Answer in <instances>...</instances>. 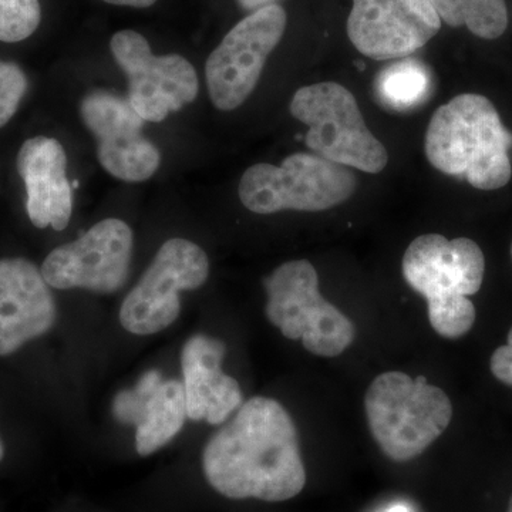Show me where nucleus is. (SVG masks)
Returning a JSON list of instances; mask_svg holds the SVG:
<instances>
[{
    "label": "nucleus",
    "instance_id": "nucleus-22",
    "mask_svg": "<svg viewBox=\"0 0 512 512\" xmlns=\"http://www.w3.org/2000/svg\"><path fill=\"white\" fill-rule=\"evenodd\" d=\"M148 396L150 394L140 393L137 389L123 390L114 399V416L121 423L137 427L141 417H143L144 406H146Z\"/></svg>",
    "mask_w": 512,
    "mask_h": 512
},
{
    "label": "nucleus",
    "instance_id": "nucleus-14",
    "mask_svg": "<svg viewBox=\"0 0 512 512\" xmlns=\"http://www.w3.org/2000/svg\"><path fill=\"white\" fill-rule=\"evenodd\" d=\"M55 322V301L42 271L28 259H0V356L45 335Z\"/></svg>",
    "mask_w": 512,
    "mask_h": 512
},
{
    "label": "nucleus",
    "instance_id": "nucleus-25",
    "mask_svg": "<svg viewBox=\"0 0 512 512\" xmlns=\"http://www.w3.org/2000/svg\"><path fill=\"white\" fill-rule=\"evenodd\" d=\"M245 9H259L264 6L272 5L274 0H238Z\"/></svg>",
    "mask_w": 512,
    "mask_h": 512
},
{
    "label": "nucleus",
    "instance_id": "nucleus-15",
    "mask_svg": "<svg viewBox=\"0 0 512 512\" xmlns=\"http://www.w3.org/2000/svg\"><path fill=\"white\" fill-rule=\"evenodd\" d=\"M67 157L52 137L26 140L18 154V171L28 191V214L36 228L63 231L73 211V194L66 175Z\"/></svg>",
    "mask_w": 512,
    "mask_h": 512
},
{
    "label": "nucleus",
    "instance_id": "nucleus-7",
    "mask_svg": "<svg viewBox=\"0 0 512 512\" xmlns=\"http://www.w3.org/2000/svg\"><path fill=\"white\" fill-rule=\"evenodd\" d=\"M291 113L309 126L306 146L316 156L369 174L382 173L389 163L386 147L367 128L355 96L342 84L302 87L293 96Z\"/></svg>",
    "mask_w": 512,
    "mask_h": 512
},
{
    "label": "nucleus",
    "instance_id": "nucleus-29",
    "mask_svg": "<svg viewBox=\"0 0 512 512\" xmlns=\"http://www.w3.org/2000/svg\"><path fill=\"white\" fill-rule=\"evenodd\" d=\"M511 258H512V244H511Z\"/></svg>",
    "mask_w": 512,
    "mask_h": 512
},
{
    "label": "nucleus",
    "instance_id": "nucleus-19",
    "mask_svg": "<svg viewBox=\"0 0 512 512\" xmlns=\"http://www.w3.org/2000/svg\"><path fill=\"white\" fill-rule=\"evenodd\" d=\"M430 87L429 70L413 59L386 67L376 80L377 97L394 110H409L419 106L429 96Z\"/></svg>",
    "mask_w": 512,
    "mask_h": 512
},
{
    "label": "nucleus",
    "instance_id": "nucleus-4",
    "mask_svg": "<svg viewBox=\"0 0 512 512\" xmlns=\"http://www.w3.org/2000/svg\"><path fill=\"white\" fill-rule=\"evenodd\" d=\"M365 412L384 456L404 463L423 454L447 430L453 404L424 376L386 372L367 387Z\"/></svg>",
    "mask_w": 512,
    "mask_h": 512
},
{
    "label": "nucleus",
    "instance_id": "nucleus-2",
    "mask_svg": "<svg viewBox=\"0 0 512 512\" xmlns=\"http://www.w3.org/2000/svg\"><path fill=\"white\" fill-rule=\"evenodd\" d=\"M512 134L497 109L481 94L464 93L434 111L424 150L436 170L461 175L477 190L510 183Z\"/></svg>",
    "mask_w": 512,
    "mask_h": 512
},
{
    "label": "nucleus",
    "instance_id": "nucleus-26",
    "mask_svg": "<svg viewBox=\"0 0 512 512\" xmlns=\"http://www.w3.org/2000/svg\"><path fill=\"white\" fill-rule=\"evenodd\" d=\"M384 512H413L412 508L406 504H394L392 507L387 508Z\"/></svg>",
    "mask_w": 512,
    "mask_h": 512
},
{
    "label": "nucleus",
    "instance_id": "nucleus-10",
    "mask_svg": "<svg viewBox=\"0 0 512 512\" xmlns=\"http://www.w3.org/2000/svg\"><path fill=\"white\" fill-rule=\"evenodd\" d=\"M111 53L128 79V100L150 123H161L198 96L197 72L180 55L156 56L146 37L121 30L110 42Z\"/></svg>",
    "mask_w": 512,
    "mask_h": 512
},
{
    "label": "nucleus",
    "instance_id": "nucleus-3",
    "mask_svg": "<svg viewBox=\"0 0 512 512\" xmlns=\"http://www.w3.org/2000/svg\"><path fill=\"white\" fill-rule=\"evenodd\" d=\"M402 269L407 285L426 298L437 335L458 339L470 332L477 313L468 296L480 291L485 272L483 251L473 239L421 235L404 252Z\"/></svg>",
    "mask_w": 512,
    "mask_h": 512
},
{
    "label": "nucleus",
    "instance_id": "nucleus-1",
    "mask_svg": "<svg viewBox=\"0 0 512 512\" xmlns=\"http://www.w3.org/2000/svg\"><path fill=\"white\" fill-rule=\"evenodd\" d=\"M202 470L211 487L232 500L279 503L301 494L306 471L291 414L269 397L242 403L205 446Z\"/></svg>",
    "mask_w": 512,
    "mask_h": 512
},
{
    "label": "nucleus",
    "instance_id": "nucleus-27",
    "mask_svg": "<svg viewBox=\"0 0 512 512\" xmlns=\"http://www.w3.org/2000/svg\"><path fill=\"white\" fill-rule=\"evenodd\" d=\"M3 456H5V447H3L2 440H0V461L3 460Z\"/></svg>",
    "mask_w": 512,
    "mask_h": 512
},
{
    "label": "nucleus",
    "instance_id": "nucleus-17",
    "mask_svg": "<svg viewBox=\"0 0 512 512\" xmlns=\"http://www.w3.org/2000/svg\"><path fill=\"white\" fill-rule=\"evenodd\" d=\"M187 417L184 384L167 380L147 397L143 417L136 427V448L150 456L180 433Z\"/></svg>",
    "mask_w": 512,
    "mask_h": 512
},
{
    "label": "nucleus",
    "instance_id": "nucleus-13",
    "mask_svg": "<svg viewBox=\"0 0 512 512\" xmlns=\"http://www.w3.org/2000/svg\"><path fill=\"white\" fill-rule=\"evenodd\" d=\"M440 29L430 0H353L348 19L350 42L373 60L413 55Z\"/></svg>",
    "mask_w": 512,
    "mask_h": 512
},
{
    "label": "nucleus",
    "instance_id": "nucleus-24",
    "mask_svg": "<svg viewBox=\"0 0 512 512\" xmlns=\"http://www.w3.org/2000/svg\"><path fill=\"white\" fill-rule=\"evenodd\" d=\"M110 5L130 6V8H150L157 0H104Z\"/></svg>",
    "mask_w": 512,
    "mask_h": 512
},
{
    "label": "nucleus",
    "instance_id": "nucleus-21",
    "mask_svg": "<svg viewBox=\"0 0 512 512\" xmlns=\"http://www.w3.org/2000/svg\"><path fill=\"white\" fill-rule=\"evenodd\" d=\"M26 90L28 79L18 64L0 60V128L15 116Z\"/></svg>",
    "mask_w": 512,
    "mask_h": 512
},
{
    "label": "nucleus",
    "instance_id": "nucleus-23",
    "mask_svg": "<svg viewBox=\"0 0 512 512\" xmlns=\"http://www.w3.org/2000/svg\"><path fill=\"white\" fill-rule=\"evenodd\" d=\"M491 372L501 383L512 387V328L508 333L507 345L493 353L490 362Z\"/></svg>",
    "mask_w": 512,
    "mask_h": 512
},
{
    "label": "nucleus",
    "instance_id": "nucleus-12",
    "mask_svg": "<svg viewBox=\"0 0 512 512\" xmlns=\"http://www.w3.org/2000/svg\"><path fill=\"white\" fill-rule=\"evenodd\" d=\"M80 114L97 141V157L107 173L126 183H141L160 167V150L143 134L146 120L130 100L97 90L84 97Z\"/></svg>",
    "mask_w": 512,
    "mask_h": 512
},
{
    "label": "nucleus",
    "instance_id": "nucleus-6",
    "mask_svg": "<svg viewBox=\"0 0 512 512\" xmlns=\"http://www.w3.org/2000/svg\"><path fill=\"white\" fill-rule=\"evenodd\" d=\"M356 190V177L345 165L315 154L296 153L279 167L256 164L239 181V200L255 214L293 210L319 212L338 207Z\"/></svg>",
    "mask_w": 512,
    "mask_h": 512
},
{
    "label": "nucleus",
    "instance_id": "nucleus-8",
    "mask_svg": "<svg viewBox=\"0 0 512 512\" xmlns=\"http://www.w3.org/2000/svg\"><path fill=\"white\" fill-rule=\"evenodd\" d=\"M208 275L210 261L204 249L188 239H168L124 299L121 326L140 336L167 329L180 316L178 293L201 288Z\"/></svg>",
    "mask_w": 512,
    "mask_h": 512
},
{
    "label": "nucleus",
    "instance_id": "nucleus-28",
    "mask_svg": "<svg viewBox=\"0 0 512 512\" xmlns=\"http://www.w3.org/2000/svg\"><path fill=\"white\" fill-rule=\"evenodd\" d=\"M507 512H512V497H511V500H510V504H508Z\"/></svg>",
    "mask_w": 512,
    "mask_h": 512
},
{
    "label": "nucleus",
    "instance_id": "nucleus-20",
    "mask_svg": "<svg viewBox=\"0 0 512 512\" xmlns=\"http://www.w3.org/2000/svg\"><path fill=\"white\" fill-rule=\"evenodd\" d=\"M42 20L40 0H0V42L28 39Z\"/></svg>",
    "mask_w": 512,
    "mask_h": 512
},
{
    "label": "nucleus",
    "instance_id": "nucleus-11",
    "mask_svg": "<svg viewBox=\"0 0 512 512\" xmlns=\"http://www.w3.org/2000/svg\"><path fill=\"white\" fill-rule=\"evenodd\" d=\"M133 231L126 222L107 218L76 241L50 252L42 265L47 285L113 293L124 285L133 255Z\"/></svg>",
    "mask_w": 512,
    "mask_h": 512
},
{
    "label": "nucleus",
    "instance_id": "nucleus-9",
    "mask_svg": "<svg viewBox=\"0 0 512 512\" xmlns=\"http://www.w3.org/2000/svg\"><path fill=\"white\" fill-rule=\"evenodd\" d=\"M285 29L286 12L272 3L229 30L205 64L208 92L217 109L232 111L247 101Z\"/></svg>",
    "mask_w": 512,
    "mask_h": 512
},
{
    "label": "nucleus",
    "instance_id": "nucleus-16",
    "mask_svg": "<svg viewBox=\"0 0 512 512\" xmlns=\"http://www.w3.org/2000/svg\"><path fill=\"white\" fill-rule=\"evenodd\" d=\"M227 348L221 340L195 335L181 353L187 417L194 421L222 424L241 407V387L222 372Z\"/></svg>",
    "mask_w": 512,
    "mask_h": 512
},
{
    "label": "nucleus",
    "instance_id": "nucleus-5",
    "mask_svg": "<svg viewBox=\"0 0 512 512\" xmlns=\"http://www.w3.org/2000/svg\"><path fill=\"white\" fill-rule=\"evenodd\" d=\"M269 322L291 340H302L312 355H342L355 340L352 320L319 291L315 266L306 259L285 262L264 279Z\"/></svg>",
    "mask_w": 512,
    "mask_h": 512
},
{
    "label": "nucleus",
    "instance_id": "nucleus-18",
    "mask_svg": "<svg viewBox=\"0 0 512 512\" xmlns=\"http://www.w3.org/2000/svg\"><path fill=\"white\" fill-rule=\"evenodd\" d=\"M430 3L441 22L451 28L466 26L481 39H498L508 26L504 0H430Z\"/></svg>",
    "mask_w": 512,
    "mask_h": 512
}]
</instances>
